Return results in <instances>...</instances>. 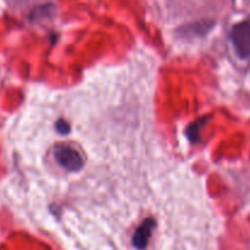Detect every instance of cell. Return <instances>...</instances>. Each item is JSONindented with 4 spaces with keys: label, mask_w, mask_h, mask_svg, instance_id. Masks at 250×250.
Segmentation results:
<instances>
[{
    "label": "cell",
    "mask_w": 250,
    "mask_h": 250,
    "mask_svg": "<svg viewBox=\"0 0 250 250\" xmlns=\"http://www.w3.org/2000/svg\"><path fill=\"white\" fill-rule=\"evenodd\" d=\"M54 158L55 161L65 168L68 172H77L82 170L84 165V160L81 156V154L75 148L65 144H58L54 148Z\"/></svg>",
    "instance_id": "6da1fadb"
},
{
    "label": "cell",
    "mask_w": 250,
    "mask_h": 250,
    "mask_svg": "<svg viewBox=\"0 0 250 250\" xmlns=\"http://www.w3.org/2000/svg\"><path fill=\"white\" fill-rule=\"evenodd\" d=\"M231 41L239 58H250V21L239 22L232 28Z\"/></svg>",
    "instance_id": "7a4b0ae2"
},
{
    "label": "cell",
    "mask_w": 250,
    "mask_h": 250,
    "mask_svg": "<svg viewBox=\"0 0 250 250\" xmlns=\"http://www.w3.org/2000/svg\"><path fill=\"white\" fill-rule=\"evenodd\" d=\"M155 227V221L153 219H146L137 227L136 232L133 234V238H132V243H133L134 248L138 250H143L146 248L149 243V239H150L151 233H153V229Z\"/></svg>",
    "instance_id": "3957f363"
},
{
    "label": "cell",
    "mask_w": 250,
    "mask_h": 250,
    "mask_svg": "<svg viewBox=\"0 0 250 250\" xmlns=\"http://www.w3.org/2000/svg\"><path fill=\"white\" fill-rule=\"evenodd\" d=\"M55 128L56 131L59 132L60 134H67L68 132H70V126H68L67 122L65 121V120H59L58 122L55 124Z\"/></svg>",
    "instance_id": "277c9868"
}]
</instances>
